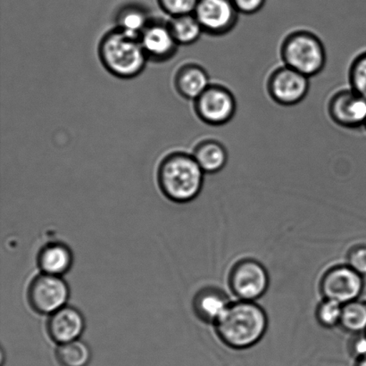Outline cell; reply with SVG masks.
<instances>
[{
    "mask_svg": "<svg viewBox=\"0 0 366 366\" xmlns=\"http://www.w3.org/2000/svg\"><path fill=\"white\" fill-rule=\"evenodd\" d=\"M215 326L226 346L233 350H247L263 339L268 320L263 308L257 304L239 300L229 305Z\"/></svg>",
    "mask_w": 366,
    "mask_h": 366,
    "instance_id": "obj_1",
    "label": "cell"
},
{
    "mask_svg": "<svg viewBox=\"0 0 366 366\" xmlns=\"http://www.w3.org/2000/svg\"><path fill=\"white\" fill-rule=\"evenodd\" d=\"M237 100L226 86L212 84L193 102L194 112L201 122L210 127H224L234 118Z\"/></svg>",
    "mask_w": 366,
    "mask_h": 366,
    "instance_id": "obj_5",
    "label": "cell"
},
{
    "mask_svg": "<svg viewBox=\"0 0 366 366\" xmlns=\"http://www.w3.org/2000/svg\"><path fill=\"white\" fill-rule=\"evenodd\" d=\"M340 325L346 331L357 333L366 332V303L355 300L343 305V311Z\"/></svg>",
    "mask_w": 366,
    "mask_h": 366,
    "instance_id": "obj_21",
    "label": "cell"
},
{
    "mask_svg": "<svg viewBox=\"0 0 366 366\" xmlns=\"http://www.w3.org/2000/svg\"><path fill=\"white\" fill-rule=\"evenodd\" d=\"M139 41L149 61L167 62L177 55L179 44L172 34L168 21L153 19L141 36Z\"/></svg>",
    "mask_w": 366,
    "mask_h": 366,
    "instance_id": "obj_12",
    "label": "cell"
},
{
    "mask_svg": "<svg viewBox=\"0 0 366 366\" xmlns=\"http://www.w3.org/2000/svg\"><path fill=\"white\" fill-rule=\"evenodd\" d=\"M349 267L362 276L366 275V247H357L351 251Z\"/></svg>",
    "mask_w": 366,
    "mask_h": 366,
    "instance_id": "obj_25",
    "label": "cell"
},
{
    "mask_svg": "<svg viewBox=\"0 0 366 366\" xmlns=\"http://www.w3.org/2000/svg\"><path fill=\"white\" fill-rule=\"evenodd\" d=\"M229 301L221 294L213 292L200 294L195 307L201 318L214 324L219 321L229 307Z\"/></svg>",
    "mask_w": 366,
    "mask_h": 366,
    "instance_id": "obj_19",
    "label": "cell"
},
{
    "mask_svg": "<svg viewBox=\"0 0 366 366\" xmlns=\"http://www.w3.org/2000/svg\"><path fill=\"white\" fill-rule=\"evenodd\" d=\"M327 111L330 119L340 127L357 130L365 127L366 99L350 87L333 93Z\"/></svg>",
    "mask_w": 366,
    "mask_h": 366,
    "instance_id": "obj_9",
    "label": "cell"
},
{
    "mask_svg": "<svg viewBox=\"0 0 366 366\" xmlns=\"http://www.w3.org/2000/svg\"><path fill=\"white\" fill-rule=\"evenodd\" d=\"M268 287V272L258 262L242 261L233 269L231 288L239 300L254 302L264 295Z\"/></svg>",
    "mask_w": 366,
    "mask_h": 366,
    "instance_id": "obj_10",
    "label": "cell"
},
{
    "mask_svg": "<svg viewBox=\"0 0 366 366\" xmlns=\"http://www.w3.org/2000/svg\"><path fill=\"white\" fill-rule=\"evenodd\" d=\"M366 333V332H365Z\"/></svg>",
    "mask_w": 366,
    "mask_h": 366,
    "instance_id": "obj_30",
    "label": "cell"
},
{
    "mask_svg": "<svg viewBox=\"0 0 366 366\" xmlns=\"http://www.w3.org/2000/svg\"><path fill=\"white\" fill-rule=\"evenodd\" d=\"M152 20L144 7L138 4H127L117 11L114 27L132 37L139 38Z\"/></svg>",
    "mask_w": 366,
    "mask_h": 366,
    "instance_id": "obj_17",
    "label": "cell"
},
{
    "mask_svg": "<svg viewBox=\"0 0 366 366\" xmlns=\"http://www.w3.org/2000/svg\"><path fill=\"white\" fill-rule=\"evenodd\" d=\"M38 263L43 274L61 277L70 270L73 264V254L64 244H49L39 253Z\"/></svg>",
    "mask_w": 366,
    "mask_h": 366,
    "instance_id": "obj_16",
    "label": "cell"
},
{
    "mask_svg": "<svg viewBox=\"0 0 366 366\" xmlns=\"http://www.w3.org/2000/svg\"><path fill=\"white\" fill-rule=\"evenodd\" d=\"M349 82L350 87L366 99V50L351 61Z\"/></svg>",
    "mask_w": 366,
    "mask_h": 366,
    "instance_id": "obj_22",
    "label": "cell"
},
{
    "mask_svg": "<svg viewBox=\"0 0 366 366\" xmlns=\"http://www.w3.org/2000/svg\"><path fill=\"white\" fill-rule=\"evenodd\" d=\"M352 353L357 360L366 356V333H361L360 336L355 340Z\"/></svg>",
    "mask_w": 366,
    "mask_h": 366,
    "instance_id": "obj_27",
    "label": "cell"
},
{
    "mask_svg": "<svg viewBox=\"0 0 366 366\" xmlns=\"http://www.w3.org/2000/svg\"><path fill=\"white\" fill-rule=\"evenodd\" d=\"M343 305L337 301L325 299L317 310V321L325 328H332L340 325Z\"/></svg>",
    "mask_w": 366,
    "mask_h": 366,
    "instance_id": "obj_23",
    "label": "cell"
},
{
    "mask_svg": "<svg viewBox=\"0 0 366 366\" xmlns=\"http://www.w3.org/2000/svg\"><path fill=\"white\" fill-rule=\"evenodd\" d=\"M322 292L325 299L345 305L360 299L364 290L363 276L352 268L339 267L332 269L322 280Z\"/></svg>",
    "mask_w": 366,
    "mask_h": 366,
    "instance_id": "obj_11",
    "label": "cell"
},
{
    "mask_svg": "<svg viewBox=\"0 0 366 366\" xmlns=\"http://www.w3.org/2000/svg\"><path fill=\"white\" fill-rule=\"evenodd\" d=\"M56 356L61 366H88L92 360L91 350L80 340L59 345Z\"/></svg>",
    "mask_w": 366,
    "mask_h": 366,
    "instance_id": "obj_20",
    "label": "cell"
},
{
    "mask_svg": "<svg viewBox=\"0 0 366 366\" xmlns=\"http://www.w3.org/2000/svg\"><path fill=\"white\" fill-rule=\"evenodd\" d=\"M28 297L36 312L51 315L66 307L69 288L60 276L42 274L31 283Z\"/></svg>",
    "mask_w": 366,
    "mask_h": 366,
    "instance_id": "obj_8",
    "label": "cell"
},
{
    "mask_svg": "<svg viewBox=\"0 0 366 366\" xmlns=\"http://www.w3.org/2000/svg\"><path fill=\"white\" fill-rule=\"evenodd\" d=\"M204 34L222 37L234 30L239 13L232 0H199L194 11Z\"/></svg>",
    "mask_w": 366,
    "mask_h": 366,
    "instance_id": "obj_7",
    "label": "cell"
},
{
    "mask_svg": "<svg viewBox=\"0 0 366 366\" xmlns=\"http://www.w3.org/2000/svg\"><path fill=\"white\" fill-rule=\"evenodd\" d=\"M199 0H157L160 9L170 17L194 14Z\"/></svg>",
    "mask_w": 366,
    "mask_h": 366,
    "instance_id": "obj_24",
    "label": "cell"
},
{
    "mask_svg": "<svg viewBox=\"0 0 366 366\" xmlns=\"http://www.w3.org/2000/svg\"><path fill=\"white\" fill-rule=\"evenodd\" d=\"M98 53L104 68L113 76L123 80L138 77L149 62L139 39L116 27L103 35Z\"/></svg>",
    "mask_w": 366,
    "mask_h": 366,
    "instance_id": "obj_3",
    "label": "cell"
},
{
    "mask_svg": "<svg viewBox=\"0 0 366 366\" xmlns=\"http://www.w3.org/2000/svg\"><path fill=\"white\" fill-rule=\"evenodd\" d=\"M192 154L201 169L208 174L224 170L229 160L227 149L217 139H204L197 142Z\"/></svg>",
    "mask_w": 366,
    "mask_h": 366,
    "instance_id": "obj_15",
    "label": "cell"
},
{
    "mask_svg": "<svg viewBox=\"0 0 366 366\" xmlns=\"http://www.w3.org/2000/svg\"><path fill=\"white\" fill-rule=\"evenodd\" d=\"M174 88L187 100H196L212 84L206 68L197 63H186L174 76Z\"/></svg>",
    "mask_w": 366,
    "mask_h": 366,
    "instance_id": "obj_14",
    "label": "cell"
},
{
    "mask_svg": "<svg viewBox=\"0 0 366 366\" xmlns=\"http://www.w3.org/2000/svg\"><path fill=\"white\" fill-rule=\"evenodd\" d=\"M84 327V318L81 312L66 306L50 315L48 322L50 338L59 345L79 340Z\"/></svg>",
    "mask_w": 366,
    "mask_h": 366,
    "instance_id": "obj_13",
    "label": "cell"
},
{
    "mask_svg": "<svg viewBox=\"0 0 366 366\" xmlns=\"http://www.w3.org/2000/svg\"><path fill=\"white\" fill-rule=\"evenodd\" d=\"M204 173L192 153L174 152L161 161L157 181L168 199L178 203L189 202L199 195Z\"/></svg>",
    "mask_w": 366,
    "mask_h": 366,
    "instance_id": "obj_2",
    "label": "cell"
},
{
    "mask_svg": "<svg viewBox=\"0 0 366 366\" xmlns=\"http://www.w3.org/2000/svg\"><path fill=\"white\" fill-rule=\"evenodd\" d=\"M168 24L179 46L195 44L204 34L202 27L193 14L171 17Z\"/></svg>",
    "mask_w": 366,
    "mask_h": 366,
    "instance_id": "obj_18",
    "label": "cell"
},
{
    "mask_svg": "<svg viewBox=\"0 0 366 366\" xmlns=\"http://www.w3.org/2000/svg\"><path fill=\"white\" fill-rule=\"evenodd\" d=\"M356 366H366V356L357 360Z\"/></svg>",
    "mask_w": 366,
    "mask_h": 366,
    "instance_id": "obj_28",
    "label": "cell"
},
{
    "mask_svg": "<svg viewBox=\"0 0 366 366\" xmlns=\"http://www.w3.org/2000/svg\"><path fill=\"white\" fill-rule=\"evenodd\" d=\"M310 89V78L285 64L274 68L267 77L268 95L280 106L299 105L307 98Z\"/></svg>",
    "mask_w": 366,
    "mask_h": 366,
    "instance_id": "obj_6",
    "label": "cell"
},
{
    "mask_svg": "<svg viewBox=\"0 0 366 366\" xmlns=\"http://www.w3.org/2000/svg\"><path fill=\"white\" fill-rule=\"evenodd\" d=\"M280 56L283 64L308 78L317 76L327 63V53L322 39L315 32L300 29L282 39Z\"/></svg>",
    "mask_w": 366,
    "mask_h": 366,
    "instance_id": "obj_4",
    "label": "cell"
},
{
    "mask_svg": "<svg viewBox=\"0 0 366 366\" xmlns=\"http://www.w3.org/2000/svg\"><path fill=\"white\" fill-rule=\"evenodd\" d=\"M239 14L252 16L263 9L267 0H232Z\"/></svg>",
    "mask_w": 366,
    "mask_h": 366,
    "instance_id": "obj_26",
    "label": "cell"
},
{
    "mask_svg": "<svg viewBox=\"0 0 366 366\" xmlns=\"http://www.w3.org/2000/svg\"><path fill=\"white\" fill-rule=\"evenodd\" d=\"M365 130H366V124H365Z\"/></svg>",
    "mask_w": 366,
    "mask_h": 366,
    "instance_id": "obj_29",
    "label": "cell"
}]
</instances>
